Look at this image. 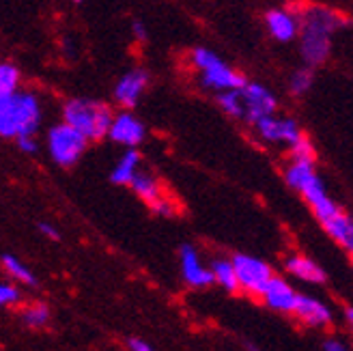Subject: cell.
Masks as SVG:
<instances>
[{
  "label": "cell",
  "instance_id": "7a4b0ae2",
  "mask_svg": "<svg viewBox=\"0 0 353 351\" xmlns=\"http://www.w3.org/2000/svg\"><path fill=\"white\" fill-rule=\"evenodd\" d=\"M41 103L32 93H13L0 101V136L17 138L39 130Z\"/></svg>",
  "mask_w": 353,
  "mask_h": 351
},
{
  "label": "cell",
  "instance_id": "5b68a950",
  "mask_svg": "<svg viewBox=\"0 0 353 351\" xmlns=\"http://www.w3.org/2000/svg\"><path fill=\"white\" fill-rule=\"evenodd\" d=\"M86 145H88V138L65 121L48 132L50 155H52V160L63 168L74 166L86 151Z\"/></svg>",
  "mask_w": 353,
  "mask_h": 351
},
{
  "label": "cell",
  "instance_id": "ffe728a7",
  "mask_svg": "<svg viewBox=\"0 0 353 351\" xmlns=\"http://www.w3.org/2000/svg\"><path fill=\"white\" fill-rule=\"evenodd\" d=\"M211 274H214V283H218L222 289L231 291V293L239 291V283H237V274H235L233 261L218 259L214 265H211Z\"/></svg>",
  "mask_w": 353,
  "mask_h": 351
},
{
  "label": "cell",
  "instance_id": "d6986e66",
  "mask_svg": "<svg viewBox=\"0 0 353 351\" xmlns=\"http://www.w3.org/2000/svg\"><path fill=\"white\" fill-rule=\"evenodd\" d=\"M138 168H140V153L134 151V147H132L121 155V160L112 168L110 179L119 185H130V181L136 177Z\"/></svg>",
  "mask_w": 353,
  "mask_h": 351
},
{
  "label": "cell",
  "instance_id": "9a60e30c",
  "mask_svg": "<svg viewBox=\"0 0 353 351\" xmlns=\"http://www.w3.org/2000/svg\"><path fill=\"white\" fill-rule=\"evenodd\" d=\"M265 24H268V30L274 39L278 41H291L297 37L299 32V20L285 9H274L265 15Z\"/></svg>",
  "mask_w": 353,
  "mask_h": 351
},
{
  "label": "cell",
  "instance_id": "836d02e7",
  "mask_svg": "<svg viewBox=\"0 0 353 351\" xmlns=\"http://www.w3.org/2000/svg\"><path fill=\"white\" fill-rule=\"evenodd\" d=\"M347 321H349V325H351V330H353V308L347 310Z\"/></svg>",
  "mask_w": 353,
  "mask_h": 351
},
{
  "label": "cell",
  "instance_id": "4fadbf2b",
  "mask_svg": "<svg viewBox=\"0 0 353 351\" xmlns=\"http://www.w3.org/2000/svg\"><path fill=\"white\" fill-rule=\"evenodd\" d=\"M261 300L268 304L272 310L278 312H293L295 300H297V291L278 276H272L270 283L265 285L263 293H261Z\"/></svg>",
  "mask_w": 353,
  "mask_h": 351
},
{
  "label": "cell",
  "instance_id": "4dcf8cb0",
  "mask_svg": "<svg viewBox=\"0 0 353 351\" xmlns=\"http://www.w3.org/2000/svg\"><path fill=\"white\" fill-rule=\"evenodd\" d=\"M39 231H41V235H46L48 239H59V231L54 229V226H52V224H48V222H41L39 224Z\"/></svg>",
  "mask_w": 353,
  "mask_h": 351
},
{
  "label": "cell",
  "instance_id": "5bb4252c",
  "mask_svg": "<svg viewBox=\"0 0 353 351\" xmlns=\"http://www.w3.org/2000/svg\"><path fill=\"white\" fill-rule=\"evenodd\" d=\"M293 314L302 323L314 325V328L327 325L332 321V310L323 302L314 300V297H308V295H299V293H297V300L293 306Z\"/></svg>",
  "mask_w": 353,
  "mask_h": 351
},
{
  "label": "cell",
  "instance_id": "cb8c5ba5",
  "mask_svg": "<svg viewBox=\"0 0 353 351\" xmlns=\"http://www.w3.org/2000/svg\"><path fill=\"white\" fill-rule=\"evenodd\" d=\"M22 321L32 330L46 328L50 321V308L46 304H30L22 310Z\"/></svg>",
  "mask_w": 353,
  "mask_h": 351
},
{
  "label": "cell",
  "instance_id": "8992f818",
  "mask_svg": "<svg viewBox=\"0 0 353 351\" xmlns=\"http://www.w3.org/2000/svg\"><path fill=\"white\" fill-rule=\"evenodd\" d=\"M287 183L299 192L306 203L310 207H314L316 203H321L327 194H325V185L319 179V174L314 170V162H306V160H291L287 172H285Z\"/></svg>",
  "mask_w": 353,
  "mask_h": 351
},
{
  "label": "cell",
  "instance_id": "e0dca14e",
  "mask_svg": "<svg viewBox=\"0 0 353 351\" xmlns=\"http://www.w3.org/2000/svg\"><path fill=\"white\" fill-rule=\"evenodd\" d=\"M321 224H323L325 233L332 239H336L339 243H343L347 250H353V218L339 212V214H334L332 218L323 220Z\"/></svg>",
  "mask_w": 353,
  "mask_h": 351
},
{
  "label": "cell",
  "instance_id": "484cf974",
  "mask_svg": "<svg viewBox=\"0 0 353 351\" xmlns=\"http://www.w3.org/2000/svg\"><path fill=\"white\" fill-rule=\"evenodd\" d=\"M312 86V72L310 69H299L291 76V93L295 95H304Z\"/></svg>",
  "mask_w": 353,
  "mask_h": 351
},
{
  "label": "cell",
  "instance_id": "d6a6232c",
  "mask_svg": "<svg viewBox=\"0 0 353 351\" xmlns=\"http://www.w3.org/2000/svg\"><path fill=\"white\" fill-rule=\"evenodd\" d=\"M323 349L325 351H345L347 347L343 343H339V341H325L323 343Z\"/></svg>",
  "mask_w": 353,
  "mask_h": 351
},
{
  "label": "cell",
  "instance_id": "603a6c76",
  "mask_svg": "<svg viewBox=\"0 0 353 351\" xmlns=\"http://www.w3.org/2000/svg\"><path fill=\"white\" fill-rule=\"evenodd\" d=\"M218 103L220 108L231 114L235 119H241L243 117V101H241V93L239 89H228V91H220L218 93Z\"/></svg>",
  "mask_w": 353,
  "mask_h": 351
},
{
  "label": "cell",
  "instance_id": "277c9868",
  "mask_svg": "<svg viewBox=\"0 0 353 351\" xmlns=\"http://www.w3.org/2000/svg\"><path fill=\"white\" fill-rule=\"evenodd\" d=\"M192 65L199 69L201 74V84L205 89L214 91H228V89H241L245 84V78L235 72L233 67H228L218 54H214L207 48H196L192 50Z\"/></svg>",
  "mask_w": 353,
  "mask_h": 351
},
{
  "label": "cell",
  "instance_id": "6da1fadb",
  "mask_svg": "<svg viewBox=\"0 0 353 351\" xmlns=\"http://www.w3.org/2000/svg\"><path fill=\"white\" fill-rule=\"evenodd\" d=\"M341 26V17L321 7H310L302 15L299 39H302V57L308 65H321L330 54V34Z\"/></svg>",
  "mask_w": 353,
  "mask_h": 351
},
{
  "label": "cell",
  "instance_id": "d4e9b609",
  "mask_svg": "<svg viewBox=\"0 0 353 351\" xmlns=\"http://www.w3.org/2000/svg\"><path fill=\"white\" fill-rule=\"evenodd\" d=\"M291 147V160H306V162H314V157H316V153H314V147L310 145V140H306L304 136L299 138V140H295L293 145H289Z\"/></svg>",
  "mask_w": 353,
  "mask_h": 351
},
{
  "label": "cell",
  "instance_id": "f1b7e54d",
  "mask_svg": "<svg viewBox=\"0 0 353 351\" xmlns=\"http://www.w3.org/2000/svg\"><path fill=\"white\" fill-rule=\"evenodd\" d=\"M15 143H17V147H20V151L26 153V155H32L34 151H37V140L32 138V134H28V136H17Z\"/></svg>",
  "mask_w": 353,
  "mask_h": 351
},
{
  "label": "cell",
  "instance_id": "7c38bea8",
  "mask_svg": "<svg viewBox=\"0 0 353 351\" xmlns=\"http://www.w3.org/2000/svg\"><path fill=\"white\" fill-rule=\"evenodd\" d=\"M179 261H181L183 280H185L190 287L203 289V287L214 285V274H211V270H207L203 263H201V257H199V252H196V248H194V245H190V243L181 245Z\"/></svg>",
  "mask_w": 353,
  "mask_h": 351
},
{
  "label": "cell",
  "instance_id": "3957f363",
  "mask_svg": "<svg viewBox=\"0 0 353 351\" xmlns=\"http://www.w3.org/2000/svg\"><path fill=\"white\" fill-rule=\"evenodd\" d=\"M112 117V110L105 103L93 99H72L63 108V121L84 134L88 140H101L103 136H108Z\"/></svg>",
  "mask_w": 353,
  "mask_h": 351
},
{
  "label": "cell",
  "instance_id": "52a82bcc",
  "mask_svg": "<svg viewBox=\"0 0 353 351\" xmlns=\"http://www.w3.org/2000/svg\"><path fill=\"white\" fill-rule=\"evenodd\" d=\"M235 274H237V283L239 289L245 293H250L252 297H261L265 285L270 283V278L274 276L272 268L265 261L250 257V254H235L233 259Z\"/></svg>",
  "mask_w": 353,
  "mask_h": 351
},
{
  "label": "cell",
  "instance_id": "ac0fdd59",
  "mask_svg": "<svg viewBox=\"0 0 353 351\" xmlns=\"http://www.w3.org/2000/svg\"><path fill=\"white\" fill-rule=\"evenodd\" d=\"M287 272L299 280H306V283H323L325 280V272L312 259L299 254L287 259Z\"/></svg>",
  "mask_w": 353,
  "mask_h": 351
},
{
  "label": "cell",
  "instance_id": "8fae6325",
  "mask_svg": "<svg viewBox=\"0 0 353 351\" xmlns=\"http://www.w3.org/2000/svg\"><path fill=\"white\" fill-rule=\"evenodd\" d=\"M149 86V74L145 69H132L125 76H121V80L114 86V99L119 101V106L134 108L138 99L143 97V93Z\"/></svg>",
  "mask_w": 353,
  "mask_h": 351
},
{
  "label": "cell",
  "instance_id": "83f0119b",
  "mask_svg": "<svg viewBox=\"0 0 353 351\" xmlns=\"http://www.w3.org/2000/svg\"><path fill=\"white\" fill-rule=\"evenodd\" d=\"M312 212H314V216H316V218H319V220L323 222V220L332 218L334 214H339L341 209H339V205L334 203V201H332L330 197H325V199H323L321 203H316V205L312 207Z\"/></svg>",
  "mask_w": 353,
  "mask_h": 351
},
{
  "label": "cell",
  "instance_id": "44dd1931",
  "mask_svg": "<svg viewBox=\"0 0 353 351\" xmlns=\"http://www.w3.org/2000/svg\"><path fill=\"white\" fill-rule=\"evenodd\" d=\"M3 268H5L7 276H11L13 280H17L20 285H26V287H34V285H37V278L32 276V272L17 257L5 254L3 257Z\"/></svg>",
  "mask_w": 353,
  "mask_h": 351
},
{
  "label": "cell",
  "instance_id": "30bf717a",
  "mask_svg": "<svg viewBox=\"0 0 353 351\" xmlns=\"http://www.w3.org/2000/svg\"><path fill=\"white\" fill-rule=\"evenodd\" d=\"M108 136H110V140H114L117 145L132 149V147H138L140 143H143L145 136H147V130L134 114L121 112V114L112 117V123L108 128Z\"/></svg>",
  "mask_w": 353,
  "mask_h": 351
},
{
  "label": "cell",
  "instance_id": "7402d4cb",
  "mask_svg": "<svg viewBox=\"0 0 353 351\" xmlns=\"http://www.w3.org/2000/svg\"><path fill=\"white\" fill-rule=\"evenodd\" d=\"M20 84V72L11 63H0V101H5L9 95L17 91Z\"/></svg>",
  "mask_w": 353,
  "mask_h": 351
},
{
  "label": "cell",
  "instance_id": "ba28073f",
  "mask_svg": "<svg viewBox=\"0 0 353 351\" xmlns=\"http://www.w3.org/2000/svg\"><path fill=\"white\" fill-rule=\"evenodd\" d=\"M239 93H241V101H243V119L248 123H252V126L261 117L274 114L276 97L265 89V86L245 82L239 89Z\"/></svg>",
  "mask_w": 353,
  "mask_h": 351
},
{
  "label": "cell",
  "instance_id": "1f68e13d",
  "mask_svg": "<svg viewBox=\"0 0 353 351\" xmlns=\"http://www.w3.org/2000/svg\"><path fill=\"white\" fill-rule=\"evenodd\" d=\"M134 37L138 41H145L147 39V28H145L143 22H134Z\"/></svg>",
  "mask_w": 353,
  "mask_h": 351
},
{
  "label": "cell",
  "instance_id": "e575fe53",
  "mask_svg": "<svg viewBox=\"0 0 353 351\" xmlns=\"http://www.w3.org/2000/svg\"><path fill=\"white\" fill-rule=\"evenodd\" d=\"M74 3H82V0H74Z\"/></svg>",
  "mask_w": 353,
  "mask_h": 351
},
{
  "label": "cell",
  "instance_id": "9c48e42d",
  "mask_svg": "<svg viewBox=\"0 0 353 351\" xmlns=\"http://www.w3.org/2000/svg\"><path fill=\"white\" fill-rule=\"evenodd\" d=\"M254 128L259 132V136L268 143H282V145H293L295 140L302 138V132H299L297 123L293 119H278L274 114L261 117Z\"/></svg>",
  "mask_w": 353,
  "mask_h": 351
},
{
  "label": "cell",
  "instance_id": "d590c367",
  "mask_svg": "<svg viewBox=\"0 0 353 351\" xmlns=\"http://www.w3.org/2000/svg\"><path fill=\"white\" fill-rule=\"evenodd\" d=\"M351 257H353V250H351Z\"/></svg>",
  "mask_w": 353,
  "mask_h": 351
},
{
  "label": "cell",
  "instance_id": "f546056e",
  "mask_svg": "<svg viewBox=\"0 0 353 351\" xmlns=\"http://www.w3.org/2000/svg\"><path fill=\"white\" fill-rule=\"evenodd\" d=\"M128 349H132V351H151V345L147 341H143V339L132 337V339H128Z\"/></svg>",
  "mask_w": 353,
  "mask_h": 351
},
{
  "label": "cell",
  "instance_id": "4316f807",
  "mask_svg": "<svg viewBox=\"0 0 353 351\" xmlns=\"http://www.w3.org/2000/svg\"><path fill=\"white\" fill-rule=\"evenodd\" d=\"M20 302V291L11 283H0V308L13 306Z\"/></svg>",
  "mask_w": 353,
  "mask_h": 351
},
{
  "label": "cell",
  "instance_id": "2e32d148",
  "mask_svg": "<svg viewBox=\"0 0 353 351\" xmlns=\"http://www.w3.org/2000/svg\"><path fill=\"white\" fill-rule=\"evenodd\" d=\"M130 185H132V190L138 194V199L145 201L149 207H153L155 203H160L162 199H166L160 181H157L155 177H151V174H147V172H140L138 170L136 177L130 181Z\"/></svg>",
  "mask_w": 353,
  "mask_h": 351
}]
</instances>
